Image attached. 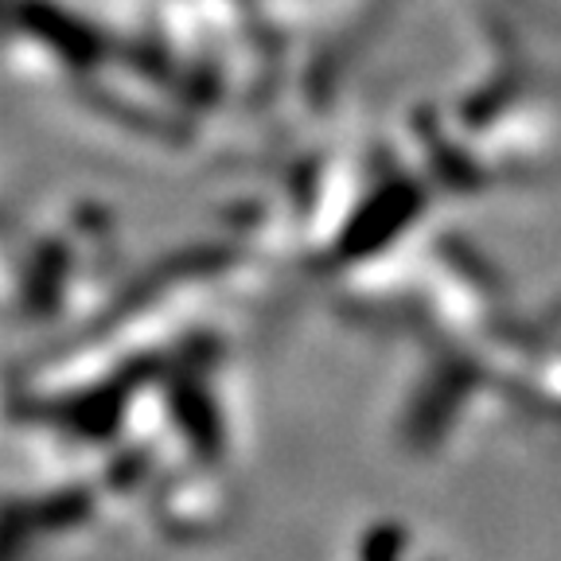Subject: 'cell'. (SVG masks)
<instances>
[{
  "instance_id": "obj_3",
  "label": "cell",
  "mask_w": 561,
  "mask_h": 561,
  "mask_svg": "<svg viewBox=\"0 0 561 561\" xmlns=\"http://www.w3.org/2000/svg\"><path fill=\"white\" fill-rule=\"evenodd\" d=\"M164 413H168V433L187 445V456L195 460H222L227 453V425H222V410L210 402V394L192 378H180L164 390Z\"/></svg>"
},
{
  "instance_id": "obj_5",
  "label": "cell",
  "mask_w": 561,
  "mask_h": 561,
  "mask_svg": "<svg viewBox=\"0 0 561 561\" xmlns=\"http://www.w3.org/2000/svg\"><path fill=\"white\" fill-rule=\"evenodd\" d=\"M526 398L535 410L561 417V359H546L535 375H526Z\"/></svg>"
},
{
  "instance_id": "obj_2",
  "label": "cell",
  "mask_w": 561,
  "mask_h": 561,
  "mask_svg": "<svg viewBox=\"0 0 561 561\" xmlns=\"http://www.w3.org/2000/svg\"><path fill=\"white\" fill-rule=\"evenodd\" d=\"M476 375L465 367H453V370H440L433 375L430 382L421 386L413 405L405 410L402 417V440L417 453H430L445 440V433L453 430V421L460 417L465 410V398L472 394Z\"/></svg>"
},
{
  "instance_id": "obj_4",
  "label": "cell",
  "mask_w": 561,
  "mask_h": 561,
  "mask_svg": "<svg viewBox=\"0 0 561 561\" xmlns=\"http://www.w3.org/2000/svg\"><path fill=\"white\" fill-rule=\"evenodd\" d=\"M355 558L359 561H440L421 550L417 538L410 535V526H402V523H370L367 530H363Z\"/></svg>"
},
{
  "instance_id": "obj_1",
  "label": "cell",
  "mask_w": 561,
  "mask_h": 561,
  "mask_svg": "<svg viewBox=\"0 0 561 561\" xmlns=\"http://www.w3.org/2000/svg\"><path fill=\"white\" fill-rule=\"evenodd\" d=\"M152 518L164 535L180 542H207L219 538L234 515L227 483L215 476V465L187 456V465L164 468L149 488Z\"/></svg>"
}]
</instances>
